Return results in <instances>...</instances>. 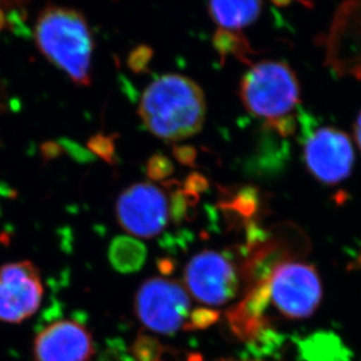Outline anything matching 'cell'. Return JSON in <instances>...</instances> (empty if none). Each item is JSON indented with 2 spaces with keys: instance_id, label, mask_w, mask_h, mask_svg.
Returning a JSON list of instances; mask_svg holds the SVG:
<instances>
[{
  "instance_id": "1",
  "label": "cell",
  "mask_w": 361,
  "mask_h": 361,
  "mask_svg": "<svg viewBox=\"0 0 361 361\" xmlns=\"http://www.w3.org/2000/svg\"><path fill=\"white\" fill-rule=\"evenodd\" d=\"M140 116L161 140L176 142L195 136L206 117L204 92L186 76H161L145 89L140 99Z\"/></svg>"
},
{
  "instance_id": "2",
  "label": "cell",
  "mask_w": 361,
  "mask_h": 361,
  "mask_svg": "<svg viewBox=\"0 0 361 361\" xmlns=\"http://www.w3.org/2000/svg\"><path fill=\"white\" fill-rule=\"evenodd\" d=\"M39 49L76 85L90 83L92 38L82 14L65 7H48L35 25Z\"/></svg>"
},
{
  "instance_id": "3",
  "label": "cell",
  "mask_w": 361,
  "mask_h": 361,
  "mask_svg": "<svg viewBox=\"0 0 361 361\" xmlns=\"http://www.w3.org/2000/svg\"><path fill=\"white\" fill-rule=\"evenodd\" d=\"M241 99L255 116L279 121L288 116L300 102V85L293 69L286 63L259 62L242 79Z\"/></svg>"
},
{
  "instance_id": "4",
  "label": "cell",
  "mask_w": 361,
  "mask_h": 361,
  "mask_svg": "<svg viewBox=\"0 0 361 361\" xmlns=\"http://www.w3.org/2000/svg\"><path fill=\"white\" fill-rule=\"evenodd\" d=\"M269 302L290 319L309 318L323 297L321 277L314 267L303 262H282L263 279Z\"/></svg>"
},
{
  "instance_id": "5",
  "label": "cell",
  "mask_w": 361,
  "mask_h": 361,
  "mask_svg": "<svg viewBox=\"0 0 361 361\" xmlns=\"http://www.w3.org/2000/svg\"><path fill=\"white\" fill-rule=\"evenodd\" d=\"M191 309L188 293L179 283L151 279L140 286L136 312L149 330L161 334H176L185 326Z\"/></svg>"
},
{
  "instance_id": "6",
  "label": "cell",
  "mask_w": 361,
  "mask_h": 361,
  "mask_svg": "<svg viewBox=\"0 0 361 361\" xmlns=\"http://www.w3.org/2000/svg\"><path fill=\"white\" fill-rule=\"evenodd\" d=\"M117 219L122 228L138 238H154L166 227L171 209L161 188L140 183L126 188L116 204Z\"/></svg>"
},
{
  "instance_id": "7",
  "label": "cell",
  "mask_w": 361,
  "mask_h": 361,
  "mask_svg": "<svg viewBox=\"0 0 361 361\" xmlns=\"http://www.w3.org/2000/svg\"><path fill=\"white\" fill-rule=\"evenodd\" d=\"M44 286L31 261L7 263L0 268V321L18 324L40 307Z\"/></svg>"
},
{
  "instance_id": "8",
  "label": "cell",
  "mask_w": 361,
  "mask_h": 361,
  "mask_svg": "<svg viewBox=\"0 0 361 361\" xmlns=\"http://www.w3.org/2000/svg\"><path fill=\"white\" fill-rule=\"evenodd\" d=\"M185 281L192 295L207 305H222L235 296L239 280L231 259L213 250L199 252L190 261Z\"/></svg>"
},
{
  "instance_id": "9",
  "label": "cell",
  "mask_w": 361,
  "mask_h": 361,
  "mask_svg": "<svg viewBox=\"0 0 361 361\" xmlns=\"http://www.w3.org/2000/svg\"><path fill=\"white\" fill-rule=\"evenodd\" d=\"M304 158L307 169L318 180L334 185L351 174L355 152L346 133L332 128H323L307 140Z\"/></svg>"
},
{
  "instance_id": "10",
  "label": "cell",
  "mask_w": 361,
  "mask_h": 361,
  "mask_svg": "<svg viewBox=\"0 0 361 361\" xmlns=\"http://www.w3.org/2000/svg\"><path fill=\"white\" fill-rule=\"evenodd\" d=\"M92 355V334L74 319L55 322L35 338V361H90Z\"/></svg>"
},
{
  "instance_id": "11",
  "label": "cell",
  "mask_w": 361,
  "mask_h": 361,
  "mask_svg": "<svg viewBox=\"0 0 361 361\" xmlns=\"http://www.w3.org/2000/svg\"><path fill=\"white\" fill-rule=\"evenodd\" d=\"M261 0H209L212 18L225 30H241L256 20Z\"/></svg>"
},
{
  "instance_id": "12",
  "label": "cell",
  "mask_w": 361,
  "mask_h": 361,
  "mask_svg": "<svg viewBox=\"0 0 361 361\" xmlns=\"http://www.w3.org/2000/svg\"><path fill=\"white\" fill-rule=\"evenodd\" d=\"M147 256V247L133 236H117L110 243V264L118 273H136L143 267Z\"/></svg>"
},
{
  "instance_id": "13",
  "label": "cell",
  "mask_w": 361,
  "mask_h": 361,
  "mask_svg": "<svg viewBox=\"0 0 361 361\" xmlns=\"http://www.w3.org/2000/svg\"><path fill=\"white\" fill-rule=\"evenodd\" d=\"M161 345L154 338L140 336L133 343L131 352L136 361H157L161 355Z\"/></svg>"
},
{
  "instance_id": "14",
  "label": "cell",
  "mask_w": 361,
  "mask_h": 361,
  "mask_svg": "<svg viewBox=\"0 0 361 361\" xmlns=\"http://www.w3.org/2000/svg\"><path fill=\"white\" fill-rule=\"evenodd\" d=\"M89 151H92V154L103 158L104 161H111L114 158V152H115V147L114 142L110 137L104 136V135H96L92 137L88 143Z\"/></svg>"
},
{
  "instance_id": "15",
  "label": "cell",
  "mask_w": 361,
  "mask_h": 361,
  "mask_svg": "<svg viewBox=\"0 0 361 361\" xmlns=\"http://www.w3.org/2000/svg\"><path fill=\"white\" fill-rule=\"evenodd\" d=\"M219 314L215 311L212 310H198L192 314L190 318L188 326L191 329H199V327L208 326L212 323H214L218 319Z\"/></svg>"
},
{
  "instance_id": "16",
  "label": "cell",
  "mask_w": 361,
  "mask_h": 361,
  "mask_svg": "<svg viewBox=\"0 0 361 361\" xmlns=\"http://www.w3.org/2000/svg\"><path fill=\"white\" fill-rule=\"evenodd\" d=\"M149 176L154 179H161L165 177L170 171V165L166 159L161 157L154 158L149 163Z\"/></svg>"
},
{
  "instance_id": "17",
  "label": "cell",
  "mask_w": 361,
  "mask_h": 361,
  "mask_svg": "<svg viewBox=\"0 0 361 361\" xmlns=\"http://www.w3.org/2000/svg\"><path fill=\"white\" fill-rule=\"evenodd\" d=\"M61 145L62 147H65L66 150L68 151L69 154H72L73 157L79 159L82 163L90 161L94 158V154H90L89 151L85 150L83 147H80L78 144L69 142V140H62Z\"/></svg>"
},
{
  "instance_id": "18",
  "label": "cell",
  "mask_w": 361,
  "mask_h": 361,
  "mask_svg": "<svg viewBox=\"0 0 361 361\" xmlns=\"http://www.w3.org/2000/svg\"><path fill=\"white\" fill-rule=\"evenodd\" d=\"M147 51H149L147 48L140 47L135 49L129 56L130 68L135 71V72L142 71L147 62V59H149V53Z\"/></svg>"
},
{
  "instance_id": "19",
  "label": "cell",
  "mask_w": 361,
  "mask_h": 361,
  "mask_svg": "<svg viewBox=\"0 0 361 361\" xmlns=\"http://www.w3.org/2000/svg\"><path fill=\"white\" fill-rule=\"evenodd\" d=\"M99 361H130V358L128 359L122 345L116 344L108 346L101 355Z\"/></svg>"
},
{
  "instance_id": "20",
  "label": "cell",
  "mask_w": 361,
  "mask_h": 361,
  "mask_svg": "<svg viewBox=\"0 0 361 361\" xmlns=\"http://www.w3.org/2000/svg\"><path fill=\"white\" fill-rule=\"evenodd\" d=\"M44 154L48 156L49 154V158H54L60 154V151H61V147H58L56 144L54 143H46L44 147Z\"/></svg>"
},
{
  "instance_id": "21",
  "label": "cell",
  "mask_w": 361,
  "mask_h": 361,
  "mask_svg": "<svg viewBox=\"0 0 361 361\" xmlns=\"http://www.w3.org/2000/svg\"><path fill=\"white\" fill-rule=\"evenodd\" d=\"M355 140H357V143H358L359 147L361 149V114L359 115L358 118H357V122H355Z\"/></svg>"
},
{
  "instance_id": "22",
  "label": "cell",
  "mask_w": 361,
  "mask_h": 361,
  "mask_svg": "<svg viewBox=\"0 0 361 361\" xmlns=\"http://www.w3.org/2000/svg\"><path fill=\"white\" fill-rule=\"evenodd\" d=\"M4 21H5V18H4L3 13H1V11H0V30L4 26Z\"/></svg>"
},
{
  "instance_id": "23",
  "label": "cell",
  "mask_w": 361,
  "mask_h": 361,
  "mask_svg": "<svg viewBox=\"0 0 361 361\" xmlns=\"http://www.w3.org/2000/svg\"><path fill=\"white\" fill-rule=\"evenodd\" d=\"M224 361H236V360H224Z\"/></svg>"
}]
</instances>
